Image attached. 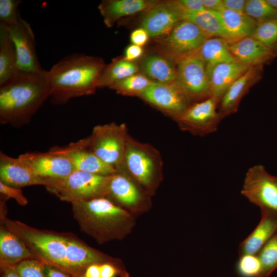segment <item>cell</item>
Returning <instances> with one entry per match:
<instances>
[{"label": "cell", "instance_id": "cell-7", "mask_svg": "<svg viewBox=\"0 0 277 277\" xmlns=\"http://www.w3.org/2000/svg\"><path fill=\"white\" fill-rule=\"evenodd\" d=\"M128 135L125 124L112 122L96 125L87 137L88 146L103 162L118 171L124 166Z\"/></svg>", "mask_w": 277, "mask_h": 277}, {"label": "cell", "instance_id": "cell-20", "mask_svg": "<svg viewBox=\"0 0 277 277\" xmlns=\"http://www.w3.org/2000/svg\"><path fill=\"white\" fill-rule=\"evenodd\" d=\"M229 49L236 61L249 66H263L277 56L272 50L252 36L229 43Z\"/></svg>", "mask_w": 277, "mask_h": 277}, {"label": "cell", "instance_id": "cell-19", "mask_svg": "<svg viewBox=\"0 0 277 277\" xmlns=\"http://www.w3.org/2000/svg\"><path fill=\"white\" fill-rule=\"evenodd\" d=\"M263 68V66L250 67L227 89L218 105V110L223 119L238 111L243 97L261 78Z\"/></svg>", "mask_w": 277, "mask_h": 277}, {"label": "cell", "instance_id": "cell-31", "mask_svg": "<svg viewBox=\"0 0 277 277\" xmlns=\"http://www.w3.org/2000/svg\"><path fill=\"white\" fill-rule=\"evenodd\" d=\"M138 67L134 62L127 61L124 57H117L105 65L100 75L98 88H109L114 83L137 73Z\"/></svg>", "mask_w": 277, "mask_h": 277}, {"label": "cell", "instance_id": "cell-46", "mask_svg": "<svg viewBox=\"0 0 277 277\" xmlns=\"http://www.w3.org/2000/svg\"><path fill=\"white\" fill-rule=\"evenodd\" d=\"M205 9L220 12L224 9L222 0H202Z\"/></svg>", "mask_w": 277, "mask_h": 277}, {"label": "cell", "instance_id": "cell-35", "mask_svg": "<svg viewBox=\"0 0 277 277\" xmlns=\"http://www.w3.org/2000/svg\"><path fill=\"white\" fill-rule=\"evenodd\" d=\"M245 13L257 23L277 19V10L267 0H247Z\"/></svg>", "mask_w": 277, "mask_h": 277}, {"label": "cell", "instance_id": "cell-14", "mask_svg": "<svg viewBox=\"0 0 277 277\" xmlns=\"http://www.w3.org/2000/svg\"><path fill=\"white\" fill-rule=\"evenodd\" d=\"M117 263L90 247L71 233H68L65 272L73 277L84 275L87 268L94 264ZM118 266V265H117Z\"/></svg>", "mask_w": 277, "mask_h": 277}, {"label": "cell", "instance_id": "cell-43", "mask_svg": "<svg viewBox=\"0 0 277 277\" xmlns=\"http://www.w3.org/2000/svg\"><path fill=\"white\" fill-rule=\"evenodd\" d=\"M222 2L225 9L245 13L247 0H222Z\"/></svg>", "mask_w": 277, "mask_h": 277}, {"label": "cell", "instance_id": "cell-22", "mask_svg": "<svg viewBox=\"0 0 277 277\" xmlns=\"http://www.w3.org/2000/svg\"><path fill=\"white\" fill-rule=\"evenodd\" d=\"M260 222L253 231L239 245V256L256 254L277 231V212L262 210Z\"/></svg>", "mask_w": 277, "mask_h": 277}, {"label": "cell", "instance_id": "cell-29", "mask_svg": "<svg viewBox=\"0 0 277 277\" xmlns=\"http://www.w3.org/2000/svg\"><path fill=\"white\" fill-rule=\"evenodd\" d=\"M109 197L129 206L136 205L142 198L138 189L123 169L111 175L107 197Z\"/></svg>", "mask_w": 277, "mask_h": 277}, {"label": "cell", "instance_id": "cell-15", "mask_svg": "<svg viewBox=\"0 0 277 277\" xmlns=\"http://www.w3.org/2000/svg\"><path fill=\"white\" fill-rule=\"evenodd\" d=\"M52 148L68 157L76 170L101 175H111L118 171L103 162L90 149L87 137L65 146Z\"/></svg>", "mask_w": 277, "mask_h": 277}, {"label": "cell", "instance_id": "cell-5", "mask_svg": "<svg viewBox=\"0 0 277 277\" xmlns=\"http://www.w3.org/2000/svg\"><path fill=\"white\" fill-rule=\"evenodd\" d=\"M111 175L75 170L63 178H48L45 187L60 200L70 203L107 197Z\"/></svg>", "mask_w": 277, "mask_h": 277}, {"label": "cell", "instance_id": "cell-37", "mask_svg": "<svg viewBox=\"0 0 277 277\" xmlns=\"http://www.w3.org/2000/svg\"><path fill=\"white\" fill-rule=\"evenodd\" d=\"M20 0H0V23L10 26L16 24L21 15L18 10Z\"/></svg>", "mask_w": 277, "mask_h": 277}, {"label": "cell", "instance_id": "cell-10", "mask_svg": "<svg viewBox=\"0 0 277 277\" xmlns=\"http://www.w3.org/2000/svg\"><path fill=\"white\" fill-rule=\"evenodd\" d=\"M218 105L215 99L209 97L192 104L174 121L181 130L192 135L204 136L212 134L223 120Z\"/></svg>", "mask_w": 277, "mask_h": 277}, {"label": "cell", "instance_id": "cell-6", "mask_svg": "<svg viewBox=\"0 0 277 277\" xmlns=\"http://www.w3.org/2000/svg\"><path fill=\"white\" fill-rule=\"evenodd\" d=\"M123 169L143 186L151 188L161 177L163 161L159 151L154 147L129 134Z\"/></svg>", "mask_w": 277, "mask_h": 277}, {"label": "cell", "instance_id": "cell-9", "mask_svg": "<svg viewBox=\"0 0 277 277\" xmlns=\"http://www.w3.org/2000/svg\"><path fill=\"white\" fill-rule=\"evenodd\" d=\"M241 193L261 210L277 212V175L269 173L263 165L255 164L248 168Z\"/></svg>", "mask_w": 277, "mask_h": 277}, {"label": "cell", "instance_id": "cell-24", "mask_svg": "<svg viewBox=\"0 0 277 277\" xmlns=\"http://www.w3.org/2000/svg\"><path fill=\"white\" fill-rule=\"evenodd\" d=\"M181 20L190 21L200 28L209 37H220L227 39L231 38L225 29L220 12L205 9L199 12L186 10L179 1H175Z\"/></svg>", "mask_w": 277, "mask_h": 277}, {"label": "cell", "instance_id": "cell-3", "mask_svg": "<svg viewBox=\"0 0 277 277\" xmlns=\"http://www.w3.org/2000/svg\"><path fill=\"white\" fill-rule=\"evenodd\" d=\"M71 204L80 230L100 244L120 238L129 219L125 210L107 197Z\"/></svg>", "mask_w": 277, "mask_h": 277}, {"label": "cell", "instance_id": "cell-36", "mask_svg": "<svg viewBox=\"0 0 277 277\" xmlns=\"http://www.w3.org/2000/svg\"><path fill=\"white\" fill-rule=\"evenodd\" d=\"M236 270L241 277H258L261 271V264L257 254L240 256Z\"/></svg>", "mask_w": 277, "mask_h": 277}, {"label": "cell", "instance_id": "cell-26", "mask_svg": "<svg viewBox=\"0 0 277 277\" xmlns=\"http://www.w3.org/2000/svg\"><path fill=\"white\" fill-rule=\"evenodd\" d=\"M143 74L154 82L172 84L176 78V64L160 54L145 57L141 63Z\"/></svg>", "mask_w": 277, "mask_h": 277}, {"label": "cell", "instance_id": "cell-8", "mask_svg": "<svg viewBox=\"0 0 277 277\" xmlns=\"http://www.w3.org/2000/svg\"><path fill=\"white\" fill-rule=\"evenodd\" d=\"M209 37L193 23L179 21L166 35L155 38L159 54L175 64L196 52Z\"/></svg>", "mask_w": 277, "mask_h": 277}, {"label": "cell", "instance_id": "cell-17", "mask_svg": "<svg viewBox=\"0 0 277 277\" xmlns=\"http://www.w3.org/2000/svg\"><path fill=\"white\" fill-rule=\"evenodd\" d=\"M47 178L38 175L18 156H10L0 151V182L14 187L45 186Z\"/></svg>", "mask_w": 277, "mask_h": 277}, {"label": "cell", "instance_id": "cell-25", "mask_svg": "<svg viewBox=\"0 0 277 277\" xmlns=\"http://www.w3.org/2000/svg\"><path fill=\"white\" fill-rule=\"evenodd\" d=\"M35 259L31 251L15 234L4 225L0 229V266H16L21 262Z\"/></svg>", "mask_w": 277, "mask_h": 277}, {"label": "cell", "instance_id": "cell-50", "mask_svg": "<svg viewBox=\"0 0 277 277\" xmlns=\"http://www.w3.org/2000/svg\"><path fill=\"white\" fill-rule=\"evenodd\" d=\"M77 277H84V276L82 275V276H77Z\"/></svg>", "mask_w": 277, "mask_h": 277}, {"label": "cell", "instance_id": "cell-21", "mask_svg": "<svg viewBox=\"0 0 277 277\" xmlns=\"http://www.w3.org/2000/svg\"><path fill=\"white\" fill-rule=\"evenodd\" d=\"M250 67L236 61L214 67L207 73L209 97L219 103L229 87Z\"/></svg>", "mask_w": 277, "mask_h": 277}, {"label": "cell", "instance_id": "cell-16", "mask_svg": "<svg viewBox=\"0 0 277 277\" xmlns=\"http://www.w3.org/2000/svg\"><path fill=\"white\" fill-rule=\"evenodd\" d=\"M18 157L45 178L65 177L76 170L68 157L52 148L46 152H26Z\"/></svg>", "mask_w": 277, "mask_h": 277}, {"label": "cell", "instance_id": "cell-23", "mask_svg": "<svg viewBox=\"0 0 277 277\" xmlns=\"http://www.w3.org/2000/svg\"><path fill=\"white\" fill-rule=\"evenodd\" d=\"M158 1L147 0H106L98 6L104 22L111 27L120 18L143 11H148Z\"/></svg>", "mask_w": 277, "mask_h": 277}, {"label": "cell", "instance_id": "cell-11", "mask_svg": "<svg viewBox=\"0 0 277 277\" xmlns=\"http://www.w3.org/2000/svg\"><path fill=\"white\" fill-rule=\"evenodd\" d=\"M176 69L175 83L191 104L209 97L206 67L196 52L179 62Z\"/></svg>", "mask_w": 277, "mask_h": 277}, {"label": "cell", "instance_id": "cell-49", "mask_svg": "<svg viewBox=\"0 0 277 277\" xmlns=\"http://www.w3.org/2000/svg\"><path fill=\"white\" fill-rule=\"evenodd\" d=\"M267 1L272 7L277 10V0H267Z\"/></svg>", "mask_w": 277, "mask_h": 277}, {"label": "cell", "instance_id": "cell-41", "mask_svg": "<svg viewBox=\"0 0 277 277\" xmlns=\"http://www.w3.org/2000/svg\"><path fill=\"white\" fill-rule=\"evenodd\" d=\"M148 32L143 28L134 30L130 34V42L132 44L142 47L144 46L149 39Z\"/></svg>", "mask_w": 277, "mask_h": 277}, {"label": "cell", "instance_id": "cell-38", "mask_svg": "<svg viewBox=\"0 0 277 277\" xmlns=\"http://www.w3.org/2000/svg\"><path fill=\"white\" fill-rule=\"evenodd\" d=\"M15 268L21 277H46L43 263L36 259L23 261Z\"/></svg>", "mask_w": 277, "mask_h": 277}, {"label": "cell", "instance_id": "cell-1", "mask_svg": "<svg viewBox=\"0 0 277 277\" xmlns=\"http://www.w3.org/2000/svg\"><path fill=\"white\" fill-rule=\"evenodd\" d=\"M0 124L15 128L28 124L50 97L48 71L18 70L9 82L0 86Z\"/></svg>", "mask_w": 277, "mask_h": 277}, {"label": "cell", "instance_id": "cell-13", "mask_svg": "<svg viewBox=\"0 0 277 277\" xmlns=\"http://www.w3.org/2000/svg\"><path fill=\"white\" fill-rule=\"evenodd\" d=\"M6 26L15 48L18 69L30 72L43 70L37 58L35 37L29 24L20 17L16 24Z\"/></svg>", "mask_w": 277, "mask_h": 277}, {"label": "cell", "instance_id": "cell-4", "mask_svg": "<svg viewBox=\"0 0 277 277\" xmlns=\"http://www.w3.org/2000/svg\"><path fill=\"white\" fill-rule=\"evenodd\" d=\"M2 221V225L22 241L36 260L65 272L68 233L39 230L5 217Z\"/></svg>", "mask_w": 277, "mask_h": 277}, {"label": "cell", "instance_id": "cell-39", "mask_svg": "<svg viewBox=\"0 0 277 277\" xmlns=\"http://www.w3.org/2000/svg\"><path fill=\"white\" fill-rule=\"evenodd\" d=\"M1 198L6 201L9 199H14L21 206H26L28 203L27 198L23 194L21 188L7 185L0 182Z\"/></svg>", "mask_w": 277, "mask_h": 277}, {"label": "cell", "instance_id": "cell-18", "mask_svg": "<svg viewBox=\"0 0 277 277\" xmlns=\"http://www.w3.org/2000/svg\"><path fill=\"white\" fill-rule=\"evenodd\" d=\"M181 21L175 1L158 2L147 11L141 22V27L149 36L155 38L168 34Z\"/></svg>", "mask_w": 277, "mask_h": 277}, {"label": "cell", "instance_id": "cell-30", "mask_svg": "<svg viewBox=\"0 0 277 277\" xmlns=\"http://www.w3.org/2000/svg\"><path fill=\"white\" fill-rule=\"evenodd\" d=\"M225 30L231 42L251 36L257 22L245 13L224 9L220 12Z\"/></svg>", "mask_w": 277, "mask_h": 277}, {"label": "cell", "instance_id": "cell-2", "mask_svg": "<svg viewBox=\"0 0 277 277\" xmlns=\"http://www.w3.org/2000/svg\"><path fill=\"white\" fill-rule=\"evenodd\" d=\"M105 65L102 58L81 53L63 57L48 71L51 103L64 105L72 98L93 94Z\"/></svg>", "mask_w": 277, "mask_h": 277}, {"label": "cell", "instance_id": "cell-12", "mask_svg": "<svg viewBox=\"0 0 277 277\" xmlns=\"http://www.w3.org/2000/svg\"><path fill=\"white\" fill-rule=\"evenodd\" d=\"M139 97L173 120L192 104L175 83L153 82Z\"/></svg>", "mask_w": 277, "mask_h": 277}, {"label": "cell", "instance_id": "cell-45", "mask_svg": "<svg viewBox=\"0 0 277 277\" xmlns=\"http://www.w3.org/2000/svg\"><path fill=\"white\" fill-rule=\"evenodd\" d=\"M44 264V271L46 277H73L62 270L48 264Z\"/></svg>", "mask_w": 277, "mask_h": 277}, {"label": "cell", "instance_id": "cell-27", "mask_svg": "<svg viewBox=\"0 0 277 277\" xmlns=\"http://www.w3.org/2000/svg\"><path fill=\"white\" fill-rule=\"evenodd\" d=\"M205 64L207 73L221 63L236 61L229 49V42L220 37L207 38L196 52Z\"/></svg>", "mask_w": 277, "mask_h": 277}, {"label": "cell", "instance_id": "cell-34", "mask_svg": "<svg viewBox=\"0 0 277 277\" xmlns=\"http://www.w3.org/2000/svg\"><path fill=\"white\" fill-rule=\"evenodd\" d=\"M251 36L277 54V19L258 23Z\"/></svg>", "mask_w": 277, "mask_h": 277}, {"label": "cell", "instance_id": "cell-48", "mask_svg": "<svg viewBox=\"0 0 277 277\" xmlns=\"http://www.w3.org/2000/svg\"><path fill=\"white\" fill-rule=\"evenodd\" d=\"M2 277H21L17 272L15 266L1 267Z\"/></svg>", "mask_w": 277, "mask_h": 277}, {"label": "cell", "instance_id": "cell-47", "mask_svg": "<svg viewBox=\"0 0 277 277\" xmlns=\"http://www.w3.org/2000/svg\"><path fill=\"white\" fill-rule=\"evenodd\" d=\"M101 265L94 264L88 266L84 273V277H101Z\"/></svg>", "mask_w": 277, "mask_h": 277}, {"label": "cell", "instance_id": "cell-44", "mask_svg": "<svg viewBox=\"0 0 277 277\" xmlns=\"http://www.w3.org/2000/svg\"><path fill=\"white\" fill-rule=\"evenodd\" d=\"M184 8L189 11L199 12L205 10L202 0H179Z\"/></svg>", "mask_w": 277, "mask_h": 277}, {"label": "cell", "instance_id": "cell-28", "mask_svg": "<svg viewBox=\"0 0 277 277\" xmlns=\"http://www.w3.org/2000/svg\"><path fill=\"white\" fill-rule=\"evenodd\" d=\"M18 70L17 54L8 29L0 23V86L11 81Z\"/></svg>", "mask_w": 277, "mask_h": 277}, {"label": "cell", "instance_id": "cell-33", "mask_svg": "<svg viewBox=\"0 0 277 277\" xmlns=\"http://www.w3.org/2000/svg\"><path fill=\"white\" fill-rule=\"evenodd\" d=\"M256 254L261 264L258 277H269L277 269V231Z\"/></svg>", "mask_w": 277, "mask_h": 277}, {"label": "cell", "instance_id": "cell-42", "mask_svg": "<svg viewBox=\"0 0 277 277\" xmlns=\"http://www.w3.org/2000/svg\"><path fill=\"white\" fill-rule=\"evenodd\" d=\"M143 53L144 50L142 47L131 44L126 48L123 57L127 61L134 62L140 58Z\"/></svg>", "mask_w": 277, "mask_h": 277}, {"label": "cell", "instance_id": "cell-32", "mask_svg": "<svg viewBox=\"0 0 277 277\" xmlns=\"http://www.w3.org/2000/svg\"><path fill=\"white\" fill-rule=\"evenodd\" d=\"M153 82L144 74L137 73L114 83L109 88L123 95L139 97Z\"/></svg>", "mask_w": 277, "mask_h": 277}, {"label": "cell", "instance_id": "cell-40", "mask_svg": "<svg viewBox=\"0 0 277 277\" xmlns=\"http://www.w3.org/2000/svg\"><path fill=\"white\" fill-rule=\"evenodd\" d=\"M101 277H115L119 275L122 277H127L126 273L116 265L106 263L101 265Z\"/></svg>", "mask_w": 277, "mask_h": 277}]
</instances>
